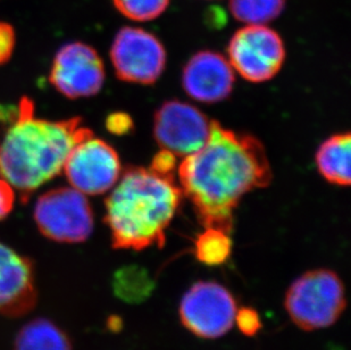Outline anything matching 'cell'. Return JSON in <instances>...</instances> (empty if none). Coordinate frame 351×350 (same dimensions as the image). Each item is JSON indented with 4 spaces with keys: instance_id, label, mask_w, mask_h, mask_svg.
<instances>
[{
    "instance_id": "6da1fadb",
    "label": "cell",
    "mask_w": 351,
    "mask_h": 350,
    "mask_svg": "<svg viewBox=\"0 0 351 350\" xmlns=\"http://www.w3.org/2000/svg\"><path fill=\"white\" fill-rule=\"evenodd\" d=\"M180 188L193 204L204 228L231 233L233 214L249 192L269 187L273 172L262 142L248 133L210 122L208 139L202 148L183 157Z\"/></svg>"
},
{
    "instance_id": "7a4b0ae2",
    "label": "cell",
    "mask_w": 351,
    "mask_h": 350,
    "mask_svg": "<svg viewBox=\"0 0 351 350\" xmlns=\"http://www.w3.org/2000/svg\"><path fill=\"white\" fill-rule=\"evenodd\" d=\"M93 135L82 119H41L34 100L0 103V176L27 200L32 192L63 172L77 142Z\"/></svg>"
},
{
    "instance_id": "3957f363",
    "label": "cell",
    "mask_w": 351,
    "mask_h": 350,
    "mask_svg": "<svg viewBox=\"0 0 351 350\" xmlns=\"http://www.w3.org/2000/svg\"><path fill=\"white\" fill-rule=\"evenodd\" d=\"M174 175L129 166L105 202V223L115 249L162 248L166 230L182 202Z\"/></svg>"
},
{
    "instance_id": "277c9868",
    "label": "cell",
    "mask_w": 351,
    "mask_h": 350,
    "mask_svg": "<svg viewBox=\"0 0 351 350\" xmlns=\"http://www.w3.org/2000/svg\"><path fill=\"white\" fill-rule=\"evenodd\" d=\"M347 306L345 284L335 271L317 268L295 279L285 297V311L302 330L331 327Z\"/></svg>"
},
{
    "instance_id": "5b68a950",
    "label": "cell",
    "mask_w": 351,
    "mask_h": 350,
    "mask_svg": "<svg viewBox=\"0 0 351 350\" xmlns=\"http://www.w3.org/2000/svg\"><path fill=\"white\" fill-rule=\"evenodd\" d=\"M34 222L46 238L65 244H79L93 231V213L89 200L72 187L45 192L34 206Z\"/></svg>"
},
{
    "instance_id": "8992f818",
    "label": "cell",
    "mask_w": 351,
    "mask_h": 350,
    "mask_svg": "<svg viewBox=\"0 0 351 350\" xmlns=\"http://www.w3.org/2000/svg\"><path fill=\"white\" fill-rule=\"evenodd\" d=\"M233 294L215 281H198L180 303L181 323L202 339H217L232 329L237 313Z\"/></svg>"
},
{
    "instance_id": "52a82bcc",
    "label": "cell",
    "mask_w": 351,
    "mask_h": 350,
    "mask_svg": "<svg viewBox=\"0 0 351 350\" xmlns=\"http://www.w3.org/2000/svg\"><path fill=\"white\" fill-rule=\"evenodd\" d=\"M228 55L233 70L243 79L252 83L266 82L283 67L285 43L267 25H245L230 40Z\"/></svg>"
},
{
    "instance_id": "ba28073f",
    "label": "cell",
    "mask_w": 351,
    "mask_h": 350,
    "mask_svg": "<svg viewBox=\"0 0 351 350\" xmlns=\"http://www.w3.org/2000/svg\"><path fill=\"white\" fill-rule=\"evenodd\" d=\"M71 187L84 195H103L117 185L122 165L117 150L93 135L77 142L64 164Z\"/></svg>"
},
{
    "instance_id": "9c48e42d",
    "label": "cell",
    "mask_w": 351,
    "mask_h": 350,
    "mask_svg": "<svg viewBox=\"0 0 351 350\" xmlns=\"http://www.w3.org/2000/svg\"><path fill=\"white\" fill-rule=\"evenodd\" d=\"M115 74L124 82L154 84L166 67V50L156 36L140 27H122L110 47Z\"/></svg>"
},
{
    "instance_id": "30bf717a",
    "label": "cell",
    "mask_w": 351,
    "mask_h": 350,
    "mask_svg": "<svg viewBox=\"0 0 351 350\" xmlns=\"http://www.w3.org/2000/svg\"><path fill=\"white\" fill-rule=\"evenodd\" d=\"M208 117L191 104L167 100L154 116V137L162 149L186 157L205 145L210 133Z\"/></svg>"
},
{
    "instance_id": "8fae6325",
    "label": "cell",
    "mask_w": 351,
    "mask_h": 350,
    "mask_svg": "<svg viewBox=\"0 0 351 350\" xmlns=\"http://www.w3.org/2000/svg\"><path fill=\"white\" fill-rule=\"evenodd\" d=\"M49 81L57 91L71 100L95 96L105 82L103 60L86 43H67L55 55Z\"/></svg>"
},
{
    "instance_id": "7c38bea8",
    "label": "cell",
    "mask_w": 351,
    "mask_h": 350,
    "mask_svg": "<svg viewBox=\"0 0 351 350\" xmlns=\"http://www.w3.org/2000/svg\"><path fill=\"white\" fill-rule=\"evenodd\" d=\"M37 301L34 263L0 242V314L23 316L34 310Z\"/></svg>"
},
{
    "instance_id": "4fadbf2b",
    "label": "cell",
    "mask_w": 351,
    "mask_h": 350,
    "mask_svg": "<svg viewBox=\"0 0 351 350\" xmlns=\"http://www.w3.org/2000/svg\"><path fill=\"white\" fill-rule=\"evenodd\" d=\"M235 76L229 60L212 50L195 54L182 72V86L186 95L205 104L219 103L229 98Z\"/></svg>"
},
{
    "instance_id": "5bb4252c",
    "label": "cell",
    "mask_w": 351,
    "mask_h": 350,
    "mask_svg": "<svg viewBox=\"0 0 351 350\" xmlns=\"http://www.w3.org/2000/svg\"><path fill=\"white\" fill-rule=\"evenodd\" d=\"M350 133H337L318 148L315 161L318 172L332 185L348 187L351 182Z\"/></svg>"
},
{
    "instance_id": "9a60e30c",
    "label": "cell",
    "mask_w": 351,
    "mask_h": 350,
    "mask_svg": "<svg viewBox=\"0 0 351 350\" xmlns=\"http://www.w3.org/2000/svg\"><path fill=\"white\" fill-rule=\"evenodd\" d=\"M14 350H73L66 332L53 320L36 318L17 332Z\"/></svg>"
},
{
    "instance_id": "2e32d148",
    "label": "cell",
    "mask_w": 351,
    "mask_h": 350,
    "mask_svg": "<svg viewBox=\"0 0 351 350\" xmlns=\"http://www.w3.org/2000/svg\"><path fill=\"white\" fill-rule=\"evenodd\" d=\"M114 292L131 304L143 303L153 292L155 282L146 268L136 265L122 268L114 275Z\"/></svg>"
},
{
    "instance_id": "e0dca14e",
    "label": "cell",
    "mask_w": 351,
    "mask_h": 350,
    "mask_svg": "<svg viewBox=\"0 0 351 350\" xmlns=\"http://www.w3.org/2000/svg\"><path fill=\"white\" fill-rule=\"evenodd\" d=\"M232 254V239L219 229L205 228L195 242V256L202 264L219 266L226 264Z\"/></svg>"
},
{
    "instance_id": "ac0fdd59",
    "label": "cell",
    "mask_w": 351,
    "mask_h": 350,
    "mask_svg": "<svg viewBox=\"0 0 351 350\" xmlns=\"http://www.w3.org/2000/svg\"><path fill=\"white\" fill-rule=\"evenodd\" d=\"M235 20L247 25H266L285 10V0H230Z\"/></svg>"
},
{
    "instance_id": "d6986e66",
    "label": "cell",
    "mask_w": 351,
    "mask_h": 350,
    "mask_svg": "<svg viewBox=\"0 0 351 350\" xmlns=\"http://www.w3.org/2000/svg\"><path fill=\"white\" fill-rule=\"evenodd\" d=\"M123 16L136 22L156 20L169 6L171 0H113Z\"/></svg>"
},
{
    "instance_id": "ffe728a7",
    "label": "cell",
    "mask_w": 351,
    "mask_h": 350,
    "mask_svg": "<svg viewBox=\"0 0 351 350\" xmlns=\"http://www.w3.org/2000/svg\"><path fill=\"white\" fill-rule=\"evenodd\" d=\"M234 323L245 337H254L262 329V320L258 312L252 307H242L239 311L237 310Z\"/></svg>"
},
{
    "instance_id": "44dd1931",
    "label": "cell",
    "mask_w": 351,
    "mask_h": 350,
    "mask_svg": "<svg viewBox=\"0 0 351 350\" xmlns=\"http://www.w3.org/2000/svg\"><path fill=\"white\" fill-rule=\"evenodd\" d=\"M16 36L10 24L0 22V65L6 64L10 60L15 49Z\"/></svg>"
},
{
    "instance_id": "7402d4cb",
    "label": "cell",
    "mask_w": 351,
    "mask_h": 350,
    "mask_svg": "<svg viewBox=\"0 0 351 350\" xmlns=\"http://www.w3.org/2000/svg\"><path fill=\"white\" fill-rule=\"evenodd\" d=\"M178 157L173 152L162 149L154 156L149 169L162 175H174Z\"/></svg>"
},
{
    "instance_id": "603a6c76",
    "label": "cell",
    "mask_w": 351,
    "mask_h": 350,
    "mask_svg": "<svg viewBox=\"0 0 351 350\" xmlns=\"http://www.w3.org/2000/svg\"><path fill=\"white\" fill-rule=\"evenodd\" d=\"M106 126L113 135L123 136L132 131L133 119L125 113H113L107 117Z\"/></svg>"
},
{
    "instance_id": "cb8c5ba5",
    "label": "cell",
    "mask_w": 351,
    "mask_h": 350,
    "mask_svg": "<svg viewBox=\"0 0 351 350\" xmlns=\"http://www.w3.org/2000/svg\"><path fill=\"white\" fill-rule=\"evenodd\" d=\"M15 191L12 185L0 176V221L6 218L13 211Z\"/></svg>"
}]
</instances>
